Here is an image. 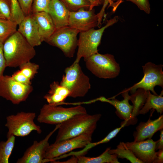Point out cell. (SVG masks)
Masks as SVG:
<instances>
[{"label": "cell", "instance_id": "1", "mask_svg": "<svg viewBox=\"0 0 163 163\" xmlns=\"http://www.w3.org/2000/svg\"><path fill=\"white\" fill-rule=\"evenodd\" d=\"M34 47L17 31L3 44L6 67H19L30 61L36 54Z\"/></svg>", "mask_w": 163, "mask_h": 163}, {"label": "cell", "instance_id": "2", "mask_svg": "<svg viewBox=\"0 0 163 163\" xmlns=\"http://www.w3.org/2000/svg\"><path fill=\"white\" fill-rule=\"evenodd\" d=\"M101 115L87 113L76 115L60 124L55 143L84 133L92 134Z\"/></svg>", "mask_w": 163, "mask_h": 163}, {"label": "cell", "instance_id": "3", "mask_svg": "<svg viewBox=\"0 0 163 163\" xmlns=\"http://www.w3.org/2000/svg\"><path fill=\"white\" fill-rule=\"evenodd\" d=\"M118 16L107 20L104 26L97 30L94 28L79 33L78 42V50L75 60L74 62L79 63L82 58L84 59L98 53L97 48L99 45L102 35L105 30L118 21Z\"/></svg>", "mask_w": 163, "mask_h": 163}, {"label": "cell", "instance_id": "4", "mask_svg": "<svg viewBox=\"0 0 163 163\" xmlns=\"http://www.w3.org/2000/svg\"><path fill=\"white\" fill-rule=\"evenodd\" d=\"M65 74L60 83L69 91V97H84L91 88L90 79L83 72L79 63L73 62L65 70Z\"/></svg>", "mask_w": 163, "mask_h": 163}, {"label": "cell", "instance_id": "5", "mask_svg": "<svg viewBox=\"0 0 163 163\" xmlns=\"http://www.w3.org/2000/svg\"><path fill=\"white\" fill-rule=\"evenodd\" d=\"M87 68L97 77L111 79L116 77L120 72V65L110 54H94L84 59Z\"/></svg>", "mask_w": 163, "mask_h": 163}, {"label": "cell", "instance_id": "6", "mask_svg": "<svg viewBox=\"0 0 163 163\" xmlns=\"http://www.w3.org/2000/svg\"><path fill=\"white\" fill-rule=\"evenodd\" d=\"M36 116L35 113L22 111L15 115L7 116L5 124L8 129L7 138L11 136H26L33 131H36L38 134L41 133L42 130L40 126L34 122Z\"/></svg>", "mask_w": 163, "mask_h": 163}, {"label": "cell", "instance_id": "7", "mask_svg": "<svg viewBox=\"0 0 163 163\" xmlns=\"http://www.w3.org/2000/svg\"><path fill=\"white\" fill-rule=\"evenodd\" d=\"M87 113L85 108L81 105L65 108L46 104L40 109L37 120L41 123L57 125L75 115Z\"/></svg>", "mask_w": 163, "mask_h": 163}, {"label": "cell", "instance_id": "8", "mask_svg": "<svg viewBox=\"0 0 163 163\" xmlns=\"http://www.w3.org/2000/svg\"><path fill=\"white\" fill-rule=\"evenodd\" d=\"M79 33L69 26H65L56 29L46 42L59 48L66 57L72 58L78 46L77 36Z\"/></svg>", "mask_w": 163, "mask_h": 163}, {"label": "cell", "instance_id": "9", "mask_svg": "<svg viewBox=\"0 0 163 163\" xmlns=\"http://www.w3.org/2000/svg\"><path fill=\"white\" fill-rule=\"evenodd\" d=\"M92 134L84 133L50 145L43 163L53 162L57 158L76 149L84 148L91 142Z\"/></svg>", "mask_w": 163, "mask_h": 163}, {"label": "cell", "instance_id": "10", "mask_svg": "<svg viewBox=\"0 0 163 163\" xmlns=\"http://www.w3.org/2000/svg\"><path fill=\"white\" fill-rule=\"evenodd\" d=\"M33 90L31 85L19 83L11 76L3 75L0 78V97L14 104H19L25 101Z\"/></svg>", "mask_w": 163, "mask_h": 163}, {"label": "cell", "instance_id": "11", "mask_svg": "<svg viewBox=\"0 0 163 163\" xmlns=\"http://www.w3.org/2000/svg\"><path fill=\"white\" fill-rule=\"evenodd\" d=\"M162 65H157L151 62L146 63L142 66L144 76L141 80L128 88L132 94L139 88L145 91H151L153 94L157 95L154 87L158 85L163 87V72Z\"/></svg>", "mask_w": 163, "mask_h": 163}, {"label": "cell", "instance_id": "12", "mask_svg": "<svg viewBox=\"0 0 163 163\" xmlns=\"http://www.w3.org/2000/svg\"><path fill=\"white\" fill-rule=\"evenodd\" d=\"M100 22L98 14H96L93 9L86 10L82 9L69 13L68 26L80 32L94 28Z\"/></svg>", "mask_w": 163, "mask_h": 163}, {"label": "cell", "instance_id": "13", "mask_svg": "<svg viewBox=\"0 0 163 163\" xmlns=\"http://www.w3.org/2000/svg\"><path fill=\"white\" fill-rule=\"evenodd\" d=\"M60 124L56 125L55 128L43 140L38 142L34 141L33 144L25 151L23 156L17 161V163H43L46 152L50 145L49 139L58 129Z\"/></svg>", "mask_w": 163, "mask_h": 163}, {"label": "cell", "instance_id": "14", "mask_svg": "<svg viewBox=\"0 0 163 163\" xmlns=\"http://www.w3.org/2000/svg\"><path fill=\"white\" fill-rule=\"evenodd\" d=\"M156 142L157 141L149 139L139 142H128L125 144L143 163H153L157 158L155 152Z\"/></svg>", "mask_w": 163, "mask_h": 163}, {"label": "cell", "instance_id": "15", "mask_svg": "<svg viewBox=\"0 0 163 163\" xmlns=\"http://www.w3.org/2000/svg\"><path fill=\"white\" fill-rule=\"evenodd\" d=\"M128 89H126L121 92L122 95L124 98L121 101L115 98L111 100L101 97L97 99V101L106 102L113 106L116 108V114L122 119L124 120L123 122L125 126L131 122V117L133 109V105H130L129 103V95Z\"/></svg>", "mask_w": 163, "mask_h": 163}, {"label": "cell", "instance_id": "16", "mask_svg": "<svg viewBox=\"0 0 163 163\" xmlns=\"http://www.w3.org/2000/svg\"><path fill=\"white\" fill-rule=\"evenodd\" d=\"M17 30L26 39L28 43L34 47L41 44L37 25L32 14L25 16L18 24Z\"/></svg>", "mask_w": 163, "mask_h": 163}, {"label": "cell", "instance_id": "17", "mask_svg": "<svg viewBox=\"0 0 163 163\" xmlns=\"http://www.w3.org/2000/svg\"><path fill=\"white\" fill-rule=\"evenodd\" d=\"M163 128V116L155 120L149 118L145 122H142L136 128L133 133L134 142H139L147 139H151L157 131Z\"/></svg>", "mask_w": 163, "mask_h": 163}, {"label": "cell", "instance_id": "18", "mask_svg": "<svg viewBox=\"0 0 163 163\" xmlns=\"http://www.w3.org/2000/svg\"><path fill=\"white\" fill-rule=\"evenodd\" d=\"M70 12L59 0H51L48 13L56 29L68 26Z\"/></svg>", "mask_w": 163, "mask_h": 163}, {"label": "cell", "instance_id": "19", "mask_svg": "<svg viewBox=\"0 0 163 163\" xmlns=\"http://www.w3.org/2000/svg\"><path fill=\"white\" fill-rule=\"evenodd\" d=\"M32 14L37 24L42 41L46 42L56 29L51 17L45 12H36Z\"/></svg>", "mask_w": 163, "mask_h": 163}, {"label": "cell", "instance_id": "20", "mask_svg": "<svg viewBox=\"0 0 163 163\" xmlns=\"http://www.w3.org/2000/svg\"><path fill=\"white\" fill-rule=\"evenodd\" d=\"M50 89L44 98L48 104L53 106H59L64 103L69 97L70 92L66 87L61 85L58 82L54 81L50 84Z\"/></svg>", "mask_w": 163, "mask_h": 163}, {"label": "cell", "instance_id": "21", "mask_svg": "<svg viewBox=\"0 0 163 163\" xmlns=\"http://www.w3.org/2000/svg\"><path fill=\"white\" fill-rule=\"evenodd\" d=\"M163 91L159 95L152 94L149 91H147L146 101L142 108L140 110L139 114H145L151 109L155 110L160 114L163 112Z\"/></svg>", "mask_w": 163, "mask_h": 163}, {"label": "cell", "instance_id": "22", "mask_svg": "<svg viewBox=\"0 0 163 163\" xmlns=\"http://www.w3.org/2000/svg\"><path fill=\"white\" fill-rule=\"evenodd\" d=\"M107 148L100 155L95 157H86L84 155L75 156L78 163H119L117 155L110 154Z\"/></svg>", "mask_w": 163, "mask_h": 163}, {"label": "cell", "instance_id": "23", "mask_svg": "<svg viewBox=\"0 0 163 163\" xmlns=\"http://www.w3.org/2000/svg\"><path fill=\"white\" fill-rule=\"evenodd\" d=\"M147 94V91L142 88H139L131 95H129V100L132 102L133 107L131 115V122L134 121V120L136 121V117L139 114L140 110L146 101Z\"/></svg>", "mask_w": 163, "mask_h": 163}, {"label": "cell", "instance_id": "24", "mask_svg": "<svg viewBox=\"0 0 163 163\" xmlns=\"http://www.w3.org/2000/svg\"><path fill=\"white\" fill-rule=\"evenodd\" d=\"M109 152L110 154L116 155L117 158H126L132 163H143L135 155L124 142H120L115 149H111L110 148Z\"/></svg>", "mask_w": 163, "mask_h": 163}, {"label": "cell", "instance_id": "25", "mask_svg": "<svg viewBox=\"0 0 163 163\" xmlns=\"http://www.w3.org/2000/svg\"><path fill=\"white\" fill-rule=\"evenodd\" d=\"M17 24L11 20L0 18V42H5L17 30Z\"/></svg>", "mask_w": 163, "mask_h": 163}, {"label": "cell", "instance_id": "26", "mask_svg": "<svg viewBox=\"0 0 163 163\" xmlns=\"http://www.w3.org/2000/svg\"><path fill=\"white\" fill-rule=\"evenodd\" d=\"M15 141V136L7 138L6 141L0 142V163H8L9 159L14 148Z\"/></svg>", "mask_w": 163, "mask_h": 163}, {"label": "cell", "instance_id": "27", "mask_svg": "<svg viewBox=\"0 0 163 163\" xmlns=\"http://www.w3.org/2000/svg\"><path fill=\"white\" fill-rule=\"evenodd\" d=\"M70 12L85 8L90 10L91 4L88 0H59Z\"/></svg>", "mask_w": 163, "mask_h": 163}, {"label": "cell", "instance_id": "28", "mask_svg": "<svg viewBox=\"0 0 163 163\" xmlns=\"http://www.w3.org/2000/svg\"><path fill=\"white\" fill-rule=\"evenodd\" d=\"M20 71L26 77L30 80L37 73L39 68V66L30 61L26 62L19 67Z\"/></svg>", "mask_w": 163, "mask_h": 163}, {"label": "cell", "instance_id": "29", "mask_svg": "<svg viewBox=\"0 0 163 163\" xmlns=\"http://www.w3.org/2000/svg\"><path fill=\"white\" fill-rule=\"evenodd\" d=\"M125 126V124L124 123H122L121 126L115 129L110 132L104 138L101 140L94 143H91V142L90 143L84 147V149L82 150V152L86 153L89 149L98 145L108 142L112 139L114 137L121 129Z\"/></svg>", "mask_w": 163, "mask_h": 163}, {"label": "cell", "instance_id": "30", "mask_svg": "<svg viewBox=\"0 0 163 163\" xmlns=\"http://www.w3.org/2000/svg\"><path fill=\"white\" fill-rule=\"evenodd\" d=\"M12 3L11 19L18 25L23 20L25 15L18 0H11Z\"/></svg>", "mask_w": 163, "mask_h": 163}, {"label": "cell", "instance_id": "31", "mask_svg": "<svg viewBox=\"0 0 163 163\" xmlns=\"http://www.w3.org/2000/svg\"><path fill=\"white\" fill-rule=\"evenodd\" d=\"M11 11V0H0V18L12 20Z\"/></svg>", "mask_w": 163, "mask_h": 163}, {"label": "cell", "instance_id": "32", "mask_svg": "<svg viewBox=\"0 0 163 163\" xmlns=\"http://www.w3.org/2000/svg\"><path fill=\"white\" fill-rule=\"evenodd\" d=\"M51 0H33L32 6V14L40 12L48 13Z\"/></svg>", "mask_w": 163, "mask_h": 163}, {"label": "cell", "instance_id": "33", "mask_svg": "<svg viewBox=\"0 0 163 163\" xmlns=\"http://www.w3.org/2000/svg\"><path fill=\"white\" fill-rule=\"evenodd\" d=\"M33 0H18L25 16L32 14V6Z\"/></svg>", "mask_w": 163, "mask_h": 163}, {"label": "cell", "instance_id": "34", "mask_svg": "<svg viewBox=\"0 0 163 163\" xmlns=\"http://www.w3.org/2000/svg\"><path fill=\"white\" fill-rule=\"evenodd\" d=\"M130 1L136 5L141 10L147 14H149L151 9L149 0H126Z\"/></svg>", "mask_w": 163, "mask_h": 163}, {"label": "cell", "instance_id": "35", "mask_svg": "<svg viewBox=\"0 0 163 163\" xmlns=\"http://www.w3.org/2000/svg\"><path fill=\"white\" fill-rule=\"evenodd\" d=\"M15 81L23 84L31 85L30 80L26 77L19 70L15 72L11 76Z\"/></svg>", "mask_w": 163, "mask_h": 163}, {"label": "cell", "instance_id": "36", "mask_svg": "<svg viewBox=\"0 0 163 163\" xmlns=\"http://www.w3.org/2000/svg\"><path fill=\"white\" fill-rule=\"evenodd\" d=\"M6 67L3 52V44L0 42V78L3 75V74Z\"/></svg>", "mask_w": 163, "mask_h": 163}, {"label": "cell", "instance_id": "37", "mask_svg": "<svg viewBox=\"0 0 163 163\" xmlns=\"http://www.w3.org/2000/svg\"><path fill=\"white\" fill-rule=\"evenodd\" d=\"M160 130V138L157 141L156 144L155 150L163 149V130Z\"/></svg>", "mask_w": 163, "mask_h": 163}, {"label": "cell", "instance_id": "38", "mask_svg": "<svg viewBox=\"0 0 163 163\" xmlns=\"http://www.w3.org/2000/svg\"><path fill=\"white\" fill-rule=\"evenodd\" d=\"M157 158L153 163H162L163 162V149L159 150L156 152Z\"/></svg>", "mask_w": 163, "mask_h": 163}, {"label": "cell", "instance_id": "39", "mask_svg": "<svg viewBox=\"0 0 163 163\" xmlns=\"http://www.w3.org/2000/svg\"><path fill=\"white\" fill-rule=\"evenodd\" d=\"M99 5L103 4L105 0H94Z\"/></svg>", "mask_w": 163, "mask_h": 163}, {"label": "cell", "instance_id": "40", "mask_svg": "<svg viewBox=\"0 0 163 163\" xmlns=\"http://www.w3.org/2000/svg\"><path fill=\"white\" fill-rule=\"evenodd\" d=\"M110 0V5H111L112 4V3H113V1H114L115 0Z\"/></svg>", "mask_w": 163, "mask_h": 163}, {"label": "cell", "instance_id": "41", "mask_svg": "<svg viewBox=\"0 0 163 163\" xmlns=\"http://www.w3.org/2000/svg\"><path fill=\"white\" fill-rule=\"evenodd\" d=\"M108 2H109V3H110V0H108Z\"/></svg>", "mask_w": 163, "mask_h": 163}]
</instances>
